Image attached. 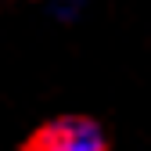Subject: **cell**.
<instances>
[{
    "label": "cell",
    "mask_w": 151,
    "mask_h": 151,
    "mask_svg": "<svg viewBox=\"0 0 151 151\" xmlns=\"http://www.w3.org/2000/svg\"><path fill=\"white\" fill-rule=\"evenodd\" d=\"M104 137L86 119H54L25 140V151H101Z\"/></svg>",
    "instance_id": "obj_1"
}]
</instances>
